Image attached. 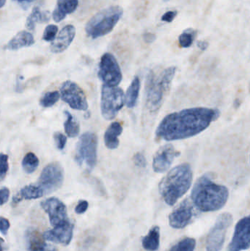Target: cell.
Listing matches in <instances>:
<instances>
[{
    "label": "cell",
    "mask_w": 250,
    "mask_h": 251,
    "mask_svg": "<svg viewBox=\"0 0 250 251\" xmlns=\"http://www.w3.org/2000/svg\"><path fill=\"white\" fill-rule=\"evenodd\" d=\"M10 226V224L8 220L3 218V217H0V232L2 233L4 235H6Z\"/></svg>",
    "instance_id": "obj_37"
},
{
    "label": "cell",
    "mask_w": 250,
    "mask_h": 251,
    "mask_svg": "<svg viewBox=\"0 0 250 251\" xmlns=\"http://www.w3.org/2000/svg\"><path fill=\"white\" fill-rule=\"evenodd\" d=\"M8 169V156L4 153H0V181L4 179Z\"/></svg>",
    "instance_id": "obj_31"
},
{
    "label": "cell",
    "mask_w": 250,
    "mask_h": 251,
    "mask_svg": "<svg viewBox=\"0 0 250 251\" xmlns=\"http://www.w3.org/2000/svg\"><path fill=\"white\" fill-rule=\"evenodd\" d=\"M6 0H0V8L3 7L5 4Z\"/></svg>",
    "instance_id": "obj_43"
},
{
    "label": "cell",
    "mask_w": 250,
    "mask_h": 251,
    "mask_svg": "<svg viewBox=\"0 0 250 251\" xmlns=\"http://www.w3.org/2000/svg\"><path fill=\"white\" fill-rule=\"evenodd\" d=\"M123 126L119 122H113L104 134V142L109 149H116L120 144L118 137L122 134Z\"/></svg>",
    "instance_id": "obj_20"
},
{
    "label": "cell",
    "mask_w": 250,
    "mask_h": 251,
    "mask_svg": "<svg viewBox=\"0 0 250 251\" xmlns=\"http://www.w3.org/2000/svg\"><path fill=\"white\" fill-rule=\"evenodd\" d=\"M58 32V26L54 25H49L45 27L43 35V40L48 42H52L55 39Z\"/></svg>",
    "instance_id": "obj_30"
},
{
    "label": "cell",
    "mask_w": 250,
    "mask_h": 251,
    "mask_svg": "<svg viewBox=\"0 0 250 251\" xmlns=\"http://www.w3.org/2000/svg\"><path fill=\"white\" fill-rule=\"evenodd\" d=\"M98 139L94 133L86 132L79 138L76 146L75 160L87 171H92L96 165Z\"/></svg>",
    "instance_id": "obj_6"
},
{
    "label": "cell",
    "mask_w": 250,
    "mask_h": 251,
    "mask_svg": "<svg viewBox=\"0 0 250 251\" xmlns=\"http://www.w3.org/2000/svg\"><path fill=\"white\" fill-rule=\"evenodd\" d=\"M10 197V190L7 187L0 189V206L7 203Z\"/></svg>",
    "instance_id": "obj_35"
},
{
    "label": "cell",
    "mask_w": 250,
    "mask_h": 251,
    "mask_svg": "<svg viewBox=\"0 0 250 251\" xmlns=\"http://www.w3.org/2000/svg\"><path fill=\"white\" fill-rule=\"evenodd\" d=\"M60 97L73 110H88L86 96L83 90L75 82L71 81L65 82L60 88Z\"/></svg>",
    "instance_id": "obj_11"
},
{
    "label": "cell",
    "mask_w": 250,
    "mask_h": 251,
    "mask_svg": "<svg viewBox=\"0 0 250 251\" xmlns=\"http://www.w3.org/2000/svg\"><path fill=\"white\" fill-rule=\"evenodd\" d=\"M123 9L119 6H113L98 12L85 26L88 36L95 39L112 32L123 16Z\"/></svg>",
    "instance_id": "obj_5"
},
{
    "label": "cell",
    "mask_w": 250,
    "mask_h": 251,
    "mask_svg": "<svg viewBox=\"0 0 250 251\" xmlns=\"http://www.w3.org/2000/svg\"><path fill=\"white\" fill-rule=\"evenodd\" d=\"M66 121L64 123L65 131L68 137H75L79 134L80 127L78 122L73 119L69 112H65Z\"/></svg>",
    "instance_id": "obj_25"
},
{
    "label": "cell",
    "mask_w": 250,
    "mask_h": 251,
    "mask_svg": "<svg viewBox=\"0 0 250 251\" xmlns=\"http://www.w3.org/2000/svg\"><path fill=\"white\" fill-rule=\"evenodd\" d=\"M26 250L27 251H57L56 248L51 246V245H48L45 241L38 245V246L26 249Z\"/></svg>",
    "instance_id": "obj_32"
},
{
    "label": "cell",
    "mask_w": 250,
    "mask_h": 251,
    "mask_svg": "<svg viewBox=\"0 0 250 251\" xmlns=\"http://www.w3.org/2000/svg\"><path fill=\"white\" fill-rule=\"evenodd\" d=\"M79 0H57V6L52 13L56 22H60L66 19L68 15L73 13L77 8Z\"/></svg>",
    "instance_id": "obj_18"
},
{
    "label": "cell",
    "mask_w": 250,
    "mask_h": 251,
    "mask_svg": "<svg viewBox=\"0 0 250 251\" xmlns=\"http://www.w3.org/2000/svg\"><path fill=\"white\" fill-rule=\"evenodd\" d=\"M192 178V168L188 163L178 165L169 171L159 186L160 194L165 203L169 206L176 204L190 188Z\"/></svg>",
    "instance_id": "obj_3"
},
{
    "label": "cell",
    "mask_w": 250,
    "mask_h": 251,
    "mask_svg": "<svg viewBox=\"0 0 250 251\" xmlns=\"http://www.w3.org/2000/svg\"><path fill=\"white\" fill-rule=\"evenodd\" d=\"M60 94L58 91L47 92L46 94L43 96L42 98L40 100V104L43 107H45V108L52 107L53 105H54L58 101V100H60Z\"/></svg>",
    "instance_id": "obj_28"
},
{
    "label": "cell",
    "mask_w": 250,
    "mask_h": 251,
    "mask_svg": "<svg viewBox=\"0 0 250 251\" xmlns=\"http://www.w3.org/2000/svg\"><path fill=\"white\" fill-rule=\"evenodd\" d=\"M142 247L148 251H157L160 245V229L159 226L151 228L148 234L142 239Z\"/></svg>",
    "instance_id": "obj_22"
},
{
    "label": "cell",
    "mask_w": 250,
    "mask_h": 251,
    "mask_svg": "<svg viewBox=\"0 0 250 251\" xmlns=\"http://www.w3.org/2000/svg\"><path fill=\"white\" fill-rule=\"evenodd\" d=\"M192 202L201 212L220 210L227 203L229 190L227 187L216 184L204 176L195 183L192 194Z\"/></svg>",
    "instance_id": "obj_2"
},
{
    "label": "cell",
    "mask_w": 250,
    "mask_h": 251,
    "mask_svg": "<svg viewBox=\"0 0 250 251\" xmlns=\"http://www.w3.org/2000/svg\"><path fill=\"white\" fill-rule=\"evenodd\" d=\"M44 196V192L39 186L28 185L22 188L19 195L13 199V203H17L23 199L25 200H32L40 199Z\"/></svg>",
    "instance_id": "obj_23"
},
{
    "label": "cell",
    "mask_w": 250,
    "mask_h": 251,
    "mask_svg": "<svg viewBox=\"0 0 250 251\" xmlns=\"http://www.w3.org/2000/svg\"><path fill=\"white\" fill-rule=\"evenodd\" d=\"M64 171L60 164L53 162L44 168L38 179V186L44 195L50 194L61 187Z\"/></svg>",
    "instance_id": "obj_9"
},
{
    "label": "cell",
    "mask_w": 250,
    "mask_h": 251,
    "mask_svg": "<svg viewBox=\"0 0 250 251\" xmlns=\"http://www.w3.org/2000/svg\"><path fill=\"white\" fill-rule=\"evenodd\" d=\"M180 154V152L178 151L172 145L162 146L154 155L153 160L154 171L157 173L165 172L171 166L174 159Z\"/></svg>",
    "instance_id": "obj_15"
},
{
    "label": "cell",
    "mask_w": 250,
    "mask_h": 251,
    "mask_svg": "<svg viewBox=\"0 0 250 251\" xmlns=\"http://www.w3.org/2000/svg\"><path fill=\"white\" fill-rule=\"evenodd\" d=\"M35 44L33 35L27 31L18 32L5 46V50L16 51L24 47H29Z\"/></svg>",
    "instance_id": "obj_19"
},
{
    "label": "cell",
    "mask_w": 250,
    "mask_h": 251,
    "mask_svg": "<svg viewBox=\"0 0 250 251\" xmlns=\"http://www.w3.org/2000/svg\"><path fill=\"white\" fill-rule=\"evenodd\" d=\"M76 29L73 25L64 26L59 32L55 39L51 42L50 50L51 52L58 54L66 51L74 39Z\"/></svg>",
    "instance_id": "obj_17"
},
{
    "label": "cell",
    "mask_w": 250,
    "mask_h": 251,
    "mask_svg": "<svg viewBox=\"0 0 250 251\" xmlns=\"http://www.w3.org/2000/svg\"><path fill=\"white\" fill-rule=\"evenodd\" d=\"M193 215V207L190 201L185 199L169 215V224L172 228L182 229L192 222Z\"/></svg>",
    "instance_id": "obj_14"
},
{
    "label": "cell",
    "mask_w": 250,
    "mask_h": 251,
    "mask_svg": "<svg viewBox=\"0 0 250 251\" xmlns=\"http://www.w3.org/2000/svg\"><path fill=\"white\" fill-rule=\"evenodd\" d=\"M54 141H55L56 145H57V149H64L66 146V142H67V137L60 132H57L54 134Z\"/></svg>",
    "instance_id": "obj_33"
},
{
    "label": "cell",
    "mask_w": 250,
    "mask_h": 251,
    "mask_svg": "<svg viewBox=\"0 0 250 251\" xmlns=\"http://www.w3.org/2000/svg\"><path fill=\"white\" fill-rule=\"evenodd\" d=\"M3 246H4V240L0 237V251H3Z\"/></svg>",
    "instance_id": "obj_42"
},
{
    "label": "cell",
    "mask_w": 250,
    "mask_h": 251,
    "mask_svg": "<svg viewBox=\"0 0 250 251\" xmlns=\"http://www.w3.org/2000/svg\"><path fill=\"white\" fill-rule=\"evenodd\" d=\"M17 2L20 3L21 4L23 5H26V4H30V3L33 2L35 0H15Z\"/></svg>",
    "instance_id": "obj_41"
},
{
    "label": "cell",
    "mask_w": 250,
    "mask_h": 251,
    "mask_svg": "<svg viewBox=\"0 0 250 251\" xmlns=\"http://www.w3.org/2000/svg\"><path fill=\"white\" fill-rule=\"evenodd\" d=\"M45 213L49 217L50 223L55 227L69 221L66 205L57 198H49L41 203Z\"/></svg>",
    "instance_id": "obj_13"
},
{
    "label": "cell",
    "mask_w": 250,
    "mask_h": 251,
    "mask_svg": "<svg viewBox=\"0 0 250 251\" xmlns=\"http://www.w3.org/2000/svg\"><path fill=\"white\" fill-rule=\"evenodd\" d=\"M98 75L104 85L109 86H117L123 79L118 63L110 53H106L101 57Z\"/></svg>",
    "instance_id": "obj_10"
},
{
    "label": "cell",
    "mask_w": 250,
    "mask_h": 251,
    "mask_svg": "<svg viewBox=\"0 0 250 251\" xmlns=\"http://www.w3.org/2000/svg\"><path fill=\"white\" fill-rule=\"evenodd\" d=\"M134 162L135 165L139 168H145L147 165L146 159L142 153H137L134 156Z\"/></svg>",
    "instance_id": "obj_34"
},
{
    "label": "cell",
    "mask_w": 250,
    "mask_h": 251,
    "mask_svg": "<svg viewBox=\"0 0 250 251\" xmlns=\"http://www.w3.org/2000/svg\"><path fill=\"white\" fill-rule=\"evenodd\" d=\"M143 38L145 42L152 43L155 41L156 38H157V37H156V35H154V34L146 33L144 35Z\"/></svg>",
    "instance_id": "obj_39"
},
{
    "label": "cell",
    "mask_w": 250,
    "mask_h": 251,
    "mask_svg": "<svg viewBox=\"0 0 250 251\" xmlns=\"http://www.w3.org/2000/svg\"><path fill=\"white\" fill-rule=\"evenodd\" d=\"M233 216L228 212L219 215L207 237L206 251H220L226 240V232L231 225Z\"/></svg>",
    "instance_id": "obj_8"
},
{
    "label": "cell",
    "mask_w": 250,
    "mask_h": 251,
    "mask_svg": "<svg viewBox=\"0 0 250 251\" xmlns=\"http://www.w3.org/2000/svg\"><path fill=\"white\" fill-rule=\"evenodd\" d=\"M178 12L176 10H170V11H167V13H164L161 17V21L163 22H173L175 18L177 16Z\"/></svg>",
    "instance_id": "obj_38"
},
{
    "label": "cell",
    "mask_w": 250,
    "mask_h": 251,
    "mask_svg": "<svg viewBox=\"0 0 250 251\" xmlns=\"http://www.w3.org/2000/svg\"><path fill=\"white\" fill-rule=\"evenodd\" d=\"M250 218L241 219L235 227L234 234L227 251H242L250 249Z\"/></svg>",
    "instance_id": "obj_12"
},
{
    "label": "cell",
    "mask_w": 250,
    "mask_h": 251,
    "mask_svg": "<svg viewBox=\"0 0 250 251\" xmlns=\"http://www.w3.org/2000/svg\"><path fill=\"white\" fill-rule=\"evenodd\" d=\"M220 116L217 109L195 107L167 115L159 125L156 135L166 141L193 137L206 129Z\"/></svg>",
    "instance_id": "obj_1"
},
{
    "label": "cell",
    "mask_w": 250,
    "mask_h": 251,
    "mask_svg": "<svg viewBox=\"0 0 250 251\" xmlns=\"http://www.w3.org/2000/svg\"><path fill=\"white\" fill-rule=\"evenodd\" d=\"M50 17L51 16H50L49 11H47V10L43 11L39 7L35 6L26 19V27L29 30L33 31L35 29V25L38 22L45 23V22H49Z\"/></svg>",
    "instance_id": "obj_21"
},
{
    "label": "cell",
    "mask_w": 250,
    "mask_h": 251,
    "mask_svg": "<svg viewBox=\"0 0 250 251\" xmlns=\"http://www.w3.org/2000/svg\"><path fill=\"white\" fill-rule=\"evenodd\" d=\"M73 225L70 221L54 227L44 233V238L47 241L68 246L73 238Z\"/></svg>",
    "instance_id": "obj_16"
},
{
    "label": "cell",
    "mask_w": 250,
    "mask_h": 251,
    "mask_svg": "<svg viewBox=\"0 0 250 251\" xmlns=\"http://www.w3.org/2000/svg\"><path fill=\"white\" fill-rule=\"evenodd\" d=\"M195 246L196 241L195 239L186 237L173 246L169 251H195Z\"/></svg>",
    "instance_id": "obj_27"
},
{
    "label": "cell",
    "mask_w": 250,
    "mask_h": 251,
    "mask_svg": "<svg viewBox=\"0 0 250 251\" xmlns=\"http://www.w3.org/2000/svg\"><path fill=\"white\" fill-rule=\"evenodd\" d=\"M139 90H140V80L139 77L136 76L132 80L130 86L128 88L126 97H125V102L129 108H133L136 105Z\"/></svg>",
    "instance_id": "obj_24"
},
{
    "label": "cell",
    "mask_w": 250,
    "mask_h": 251,
    "mask_svg": "<svg viewBox=\"0 0 250 251\" xmlns=\"http://www.w3.org/2000/svg\"><path fill=\"white\" fill-rule=\"evenodd\" d=\"M39 165V159L35 153L29 152L26 153L22 160V167L26 174H32L36 171Z\"/></svg>",
    "instance_id": "obj_26"
},
{
    "label": "cell",
    "mask_w": 250,
    "mask_h": 251,
    "mask_svg": "<svg viewBox=\"0 0 250 251\" xmlns=\"http://www.w3.org/2000/svg\"><path fill=\"white\" fill-rule=\"evenodd\" d=\"M195 32L192 29L185 31L179 36V41L180 46L183 48H189L193 44Z\"/></svg>",
    "instance_id": "obj_29"
},
{
    "label": "cell",
    "mask_w": 250,
    "mask_h": 251,
    "mask_svg": "<svg viewBox=\"0 0 250 251\" xmlns=\"http://www.w3.org/2000/svg\"><path fill=\"white\" fill-rule=\"evenodd\" d=\"M176 72V68L172 66L159 75L150 72L147 80L146 104L151 111L156 112L161 107L164 96L170 89Z\"/></svg>",
    "instance_id": "obj_4"
},
{
    "label": "cell",
    "mask_w": 250,
    "mask_h": 251,
    "mask_svg": "<svg viewBox=\"0 0 250 251\" xmlns=\"http://www.w3.org/2000/svg\"><path fill=\"white\" fill-rule=\"evenodd\" d=\"M88 206H89V204H88V202L87 201H80L77 206L75 208V212L79 215L85 213L88 210Z\"/></svg>",
    "instance_id": "obj_36"
},
{
    "label": "cell",
    "mask_w": 250,
    "mask_h": 251,
    "mask_svg": "<svg viewBox=\"0 0 250 251\" xmlns=\"http://www.w3.org/2000/svg\"><path fill=\"white\" fill-rule=\"evenodd\" d=\"M125 103L123 90L117 86L104 85L101 89V110L106 120H113L123 108Z\"/></svg>",
    "instance_id": "obj_7"
},
{
    "label": "cell",
    "mask_w": 250,
    "mask_h": 251,
    "mask_svg": "<svg viewBox=\"0 0 250 251\" xmlns=\"http://www.w3.org/2000/svg\"><path fill=\"white\" fill-rule=\"evenodd\" d=\"M198 47L201 49V50H205L208 47V44L206 41H198Z\"/></svg>",
    "instance_id": "obj_40"
}]
</instances>
